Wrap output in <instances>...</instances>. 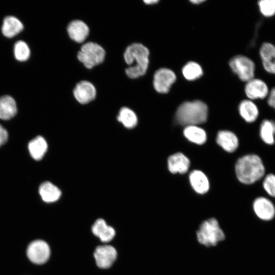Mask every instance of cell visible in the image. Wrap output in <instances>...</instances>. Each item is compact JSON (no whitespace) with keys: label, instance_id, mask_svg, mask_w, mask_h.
Returning a JSON list of instances; mask_svg holds the SVG:
<instances>
[{"label":"cell","instance_id":"obj_9","mask_svg":"<svg viewBox=\"0 0 275 275\" xmlns=\"http://www.w3.org/2000/svg\"><path fill=\"white\" fill-rule=\"evenodd\" d=\"M94 257L97 265L101 268H108L115 261L117 253L116 249L109 245L98 246L94 252Z\"/></svg>","mask_w":275,"mask_h":275},{"label":"cell","instance_id":"obj_2","mask_svg":"<svg viewBox=\"0 0 275 275\" xmlns=\"http://www.w3.org/2000/svg\"><path fill=\"white\" fill-rule=\"evenodd\" d=\"M149 51L144 45L139 43L129 45L124 52V59L129 66L125 69L130 78H136L144 75L149 65Z\"/></svg>","mask_w":275,"mask_h":275},{"label":"cell","instance_id":"obj_27","mask_svg":"<svg viewBox=\"0 0 275 275\" xmlns=\"http://www.w3.org/2000/svg\"><path fill=\"white\" fill-rule=\"evenodd\" d=\"M182 73L185 78L193 80L199 78L203 74V71L199 64L189 62L183 67Z\"/></svg>","mask_w":275,"mask_h":275},{"label":"cell","instance_id":"obj_24","mask_svg":"<svg viewBox=\"0 0 275 275\" xmlns=\"http://www.w3.org/2000/svg\"><path fill=\"white\" fill-rule=\"evenodd\" d=\"M259 134L262 141L269 145L275 142V122L273 120H264L260 126Z\"/></svg>","mask_w":275,"mask_h":275},{"label":"cell","instance_id":"obj_17","mask_svg":"<svg viewBox=\"0 0 275 275\" xmlns=\"http://www.w3.org/2000/svg\"><path fill=\"white\" fill-rule=\"evenodd\" d=\"M92 231L94 235L105 242L111 241L115 235L114 228L108 226L101 218L96 221L92 227Z\"/></svg>","mask_w":275,"mask_h":275},{"label":"cell","instance_id":"obj_31","mask_svg":"<svg viewBox=\"0 0 275 275\" xmlns=\"http://www.w3.org/2000/svg\"><path fill=\"white\" fill-rule=\"evenodd\" d=\"M8 138L7 130L0 124V147L7 142Z\"/></svg>","mask_w":275,"mask_h":275},{"label":"cell","instance_id":"obj_33","mask_svg":"<svg viewBox=\"0 0 275 275\" xmlns=\"http://www.w3.org/2000/svg\"><path fill=\"white\" fill-rule=\"evenodd\" d=\"M144 3H145L146 4H154L155 3H157L158 2V1L157 0H147V1H144Z\"/></svg>","mask_w":275,"mask_h":275},{"label":"cell","instance_id":"obj_22","mask_svg":"<svg viewBox=\"0 0 275 275\" xmlns=\"http://www.w3.org/2000/svg\"><path fill=\"white\" fill-rule=\"evenodd\" d=\"M42 199L46 203H52L59 200L61 196L60 189L50 182L42 183L39 188Z\"/></svg>","mask_w":275,"mask_h":275},{"label":"cell","instance_id":"obj_19","mask_svg":"<svg viewBox=\"0 0 275 275\" xmlns=\"http://www.w3.org/2000/svg\"><path fill=\"white\" fill-rule=\"evenodd\" d=\"M23 29V24L16 17L8 16L4 19L2 32L6 37H13L21 32Z\"/></svg>","mask_w":275,"mask_h":275},{"label":"cell","instance_id":"obj_6","mask_svg":"<svg viewBox=\"0 0 275 275\" xmlns=\"http://www.w3.org/2000/svg\"><path fill=\"white\" fill-rule=\"evenodd\" d=\"M232 71L243 81L254 78L255 65L249 58L241 55L233 57L229 62Z\"/></svg>","mask_w":275,"mask_h":275},{"label":"cell","instance_id":"obj_26","mask_svg":"<svg viewBox=\"0 0 275 275\" xmlns=\"http://www.w3.org/2000/svg\"><path fill=\"white\" fill-rule=\"evenodd\" d=\"M117 119L128 128L134 127L138 123L136 114L132 110L127 107H123L120 109Z\"/></svg>","mask_w":275,"mask_h":275},{"label":"cell","instance_id":"obj_32","mask_svg":"<svg viewBox=\"0 0 275 275\" xmlns=\"http://www.w3.org/2000/svg\"><path fill=\"white\" fill-rule=\"evenodd\" d=\"M267 103L271 107L275 109V87L269 92Z\"/></svg>","mask_w":275,"mask_h":275},{"label":"cell","instance_id":"obj_7","mask_svg":"<svg viewBox=\"0 0 275 275\" xmlns=\"http://www.w3.org/2000/svg\"><path fill=\"white\" fill-rule=\"evenodd\" d=\"M50 253L49 245L42 240L32 241L29 245L26 251L28 258L33 263L37 264L45 263L49 258Z\"/></svg>","mask_w":275,"mask_h":275},{"label":"cell","instance_id":"obj_5","mask_svg":"<svg viewBox=\"0 0 275 275\" xmlns=\"http://www.w3.org/2000/svg\"><path fill=\"white\" fill-rule=\"evenodd\" d=\"M105 51L98 44L89 42L83 44L78 52V60L88 69L102 63L105 58Z\"/></svg>","mask_w":275,"mask_h":275},{"label":"cell","instance_id":"obj_14","mask_svg":"<svg viewBox=\"0 0 275 275\" xmlns=\"http://www.w3.org/2000/svg\"><path fill=\"white\" fill-rule=\"evenodd\" d=\"M260 55L264 69L268 73L275 74V46L264 43L260 49Z\"/></svg>","mask_w":275,"mask_h":275},{"label":"cell","instance_id":"obj_3","mask_svg":"<svg viewBox=\"0 0 275 275\" xmlns=\"http://www.w3.org/2000/svg\"><path fill=\"white\" fill-rule=\"evenodd\" d=\"M207 116V106L200 100L183 102L176 113L177 122L186 126L204 123L206 121Z\"/></svg>","mask_w":275,"mask_h":275},{"label":"cell","instance_id":"obj_28","mask_svg":"<svg viewBox=\"0 0 275 275\" xmlns=\"http://www.w3.org/2000/svg\"><path fill=\"white\" fill-rule=\"evenodd\" d=\"M14 54L18 61H25L30 57V50L25 42L19 40L14 44Z\"/></svg>","mask_w":275,"mask_h":275},{"label":"cell","instance_id":"obj_4","mask_svg":"<svg viewBox=\"0 0 275 275\" xmlns=\"http://www.w3.org/2000/svg\"><path fill=\"white\" fill-rule=\"evenodd\" d=\"M196 235L198 242L207 247L216 245L225 238L224 231L214 218L203 221L200 224Z\"/></svg>","mask_w":275,"mask_h":275},{"label":"cell","instance_id":"obj_29","mask_svg":"<svg viewBox=\"0 0 275 275\" xmlns=\"http://www.w3.org/2000/svg\"><path fill=\"white\" fill-rule=\"evenodd\" d=\"M259 10L265 17H271L275 14V0H261L258 2Z\"/></svg>","mask_w":275,"mask_h":275},{"label":"cell","instance_id":"obj_23","mask_svg":"<svg viewBox=\"0 0 275 275\" xmlns=\"http://www.w3.org/2000/svg\"><path fill=\"white\" fill-rule=\"evenodd\" d=\"M28 148L32 158L39 160L44 156L47 149V144L43 137L38 136L29 142Z\"/></svg>","mask_w":275,"mask_h":275},{"label":"cell","instance_id":"obj_34","mask_svg":"<svg viewBox=\"0 0 275 275\" xmlns=\"http://www.w3.org/2000/svg\"><path fill=\"white\" fill-rule=\"evenodd\" d=\"M190 2L191 3H194V4H198L203 2L204 1H203V0H194V1H190Z\"/></svg>","mask_w":275,"mask_h":275},{"label":"cell","instance_id":"obj_1","mask_svg":"<svg viewBox=\"0 0 275 275\" xmlns=\"http://www.w3.org/2000/svg\"><path fill=\"white\" fill-rule=\"evenodd\" d=\"M235 172L238 180L251 184L262 179L265 168L262 159L256 154H250L239 158L235 164Z\"/></svg>","mask_w":275,"mask_h":275},{"label":"cell","instance_id":"obj_18","mask_svg":"<svg viewBox=\"0 0 275 275\" xmlns=\"http://www.w3.org/2000/svg\"><path fill=\"white\" fill-rule=\"evenodd\" d=\"M190 183L196 192L200 194L207 193L209 182L207 176L200 170H194L189 175Z\"/></svg>","mask_w":275,"mask_h":275},{"label":"cell","instance_id":"obj_8","mask_svg":"<svg viewBox=\"0 0 275 275\" xmlns=\"http://www.w3.org/2000/svg\"><path fill=\"white\" fill-rule=\"evenodd\" d=\"M176 78V75L173 71L167 68H160L154 73V88L158 93H166L169 92Z\"/></svg>","mask_w":275,"mask_h":275},{"label":"cell","instance_id":"obj_11","mask_svg":"<svg viewBox=\"0 0 275 275\" xmlns=\"http://www.w3.org/2000/svg\"><path fill=\"white\" fill-rule=\"evenodd\" d=\"M73 93L76 100L83 104L93 101L96 95L95 87L91 82L87 80L78 82L75 86Z\"/></svg>","mask_w":275,"mask_h":275},{"label":"cell","instance_id":"obj_25","mask_svg":"<svg viewBox=\"0 0 275 275\" xmlns=\"http://www.w3.org/2000/svg\"><path fill=\"white\" fill-rule=\"evenodd\" d=\"M183 133L187 140L196 144H203L207 140L205 130L197 125L186 126L184 129Z\"/></svg>","mask_w":275,"mask_h":275},{"label":"cell","instance_id":"obj_20","mask_svg":"<svg viewBox=\"0 0 275 275\" xmlns=\"http://www.w3.org/2000/svg\"><path fill=\"white\" fill-rule=\"evenodd\" d=\"M17 106L15 100L9 95L0 97V119L8 120L16 114Z\"/></svg>","mask_w":275,"mask_h":275},{"label":"cell","instance_id":"obj_10","mask_svg":"<svg viewBox=\"0 0 275 275\" xmlns=\"http://www.w3.org/2000/svg\"><path fill=\"white\" fill-rule=\"evenodd\" d=\"M253 210L257 216L261 220L268 221L275 216V206L268 198L259 197L253 204Z\"/></svg>","mask_w":275,"mask_h":275},{"label":"cell","instance_id":"obj_12","mask_svg":"<svg viewBox=\"0 0 275 275\" xmlns=\"http://www.w3.org/2000/svg\"><path fill=\"white\" fill-rule=\"evenodd\" d=\"M247 97L251 99H264L269 94L266 83L260 79L253 78L247 81L245 87Z\"/></svg>","mask_w":275,"mask_h":275},{"label":"cell","instance_id":"obj_16","mask_svg":"<svg viewBox=\"0 0 275 275\" xmlns=\"http://www.w3.org/2000/svg\"><path fill=\"white\" fill-rule=\"evenodd\" d=\"M217 143L228 152L235 151L238 146V139L232 132L228 130L219 131L216 136Z\"/></svg>","mask_w":275,"mask_h":275},{"label":"cell","instance_id":"obj_30","mask_svg":"<svg viewBox=\"0 0 275 275\" xmlns=\"http://www.w3.org/2000/svg\"><path fill=\"white\" fill-rule=\"evenodd\" d=\"M263 189L270 197L275 198V175L272 173L266 175L262 182Z\"/></svg>","mask_w":275,"mask_h":275},{"label":"cell","instance_id":"obj_21","mask_svg":"<svg viewBox=\"0 0 275 275\" xmlns=\"http://www.w3.org/2000/svg\"><path fill=\"white\" fill-rule=\"evenodd\" d=\"M241 117L248 123L255 122L259 116V109L257 105L251 100L242 101L238 107Z\"/></svg>","mask_w":275,"mask_h":275},{"label":"cell","instance_id":"obj_15","mask_svg":"<svg viewBox=\"0 0 275 275\" xmlns=\"http://www.w3.org/2000/svg\"><path fill=\"white\" fill-rule=\"evenodd\" d=\"M190 165L189 159L182 153H176L171 155L168 159V169L173 174L185 173Z\"/></svg>","mask_w":275,"mask_h":275},{"label":"cell","instance_id":"obj_13","mask_svg":"<svg viewBox=\"0 0 275 275\" xmlns=\"http://www.w3.org/2000/svg\"><path fill=\"white\" fill-rule=\"evenodd\" d=\"M67 31L70 39L79 43L86 39L90 32L88 26L80 20L71 21L67 26Z\"/></svg>","mask_w":275,"mask_h":275}]
</instances>
